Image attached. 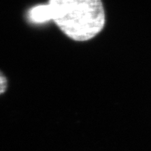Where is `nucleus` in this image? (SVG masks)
<instances>
[{"label":"nucleus","instance_id":"nucleus-1","mask_svg":"<svg viewBox=\"0 0 151 151\" xmlns=\"http://www.w3.org/2000/svg\"><path fill=\"white\" fill-rule=\"evenodd\" d=\"M48 4L51 20L73 41L90 40L104 27L105 10L100 0H52Z\"/></svg>","mask_w":151,"mask_h":151},{"label":"nucleus","instance_id":"nucleus-2","mask_svg":"<svg viewBox=\"0 0 151 151\" xmlns=\"http://www.w3.org/2000/svg\"><path fill=\"white\" fill-rule=\"evenodd\" d=\"M29 18L34 22H45L51 20V11L48 4L37 5L30 9Z\"/></svg>","mask_w":151,"mask_h":151},{"label":"nucleus","instance_id":"nucleus-3","mask_svg":"<svg viewBox=\"0 0 151 151\" xmlns=\"http://www.w3.org/2000/svg\"><path fill=\"white\" fill-rule=\"evenodd\" d=\"M9 81L2 71L0 70V95L4 94L8 90Z\"/></svg>","mask_w":151,"mask_h":151}]
</instances>
